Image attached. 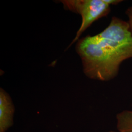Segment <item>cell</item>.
<instances>
[{"label":"cell","instance_id":"1","mask_svg":"<svg viewBox=\"0 0 132 132\" xmlns=\"http://www.w3.org/2000/svg\"><path fill=\"white\" fill-rule=\"evenodd\" d=\"M76 50L82 60L84 73L89 78L109 81L118 73L121 62L109 53L94 36L81 39Z\"/></svg>","mask_w":132,"mask_h":132},{"label":"cell","instance_id":"2","mask_svg":"<svg viewBox=\"0 0 132 132\" xmlns=\"http://www.w3.org/2000/svg\"><path fill=\"white\" fill-rule=\"evenodd\" d=\"M61 2L66 10L80 14L82 17L80 28L68 48L78 40L94 22L106 16L110 11V5L105 0H65Z\"/></svg>","mask_w":132,"mask_h":132},{"label":"cell","instance_id":"3","mask_svg":"<svg viewBox=\"0 0 132 132\" xmlns=\"http://www.w3.org/2000/svg\"><path fill=\"white\" fill-rule=\"evenodd\" d=\"M14 105L9 95L0 90V132H5L12 124Z\"/></svg>","mask_w":132,"mask_h":132},{"label":"cell","instance_id":"4","mask_svg":"<svg viewBox=\"0 0 132 132\" xmlns=\"http://www.w3.org/2000/svg\"><path fill=\"white\" fill-rule=\"evenodd\" d=\"M117 119L119 132H132V110L124 111L118 113Z\"/></svg>","mask_w":132,"mask_h":132},{"label":"cell","instance_id":"5","mask_svg":"<svg viewBox=\"0 0 132 132\" xmlns=\"http://www.w3.org/2000/svg\"><path fill=\"white\" fill-rule=\"evenodd\" d=\"M126 14L129 18L128 24H129L130 28L132 33V6L129 7L126 11Z\"/></svg>","mask_w":132,"mask_h":132},{"label":"cell","instance_id":"6","mask_svg":"<svg viewBox=\"0 0 132 132\" xmlns=\"http://www.w3.org/2000/svg\"><path fill=\"white\" fill-rule=\"evenodd\" d=\"M105 1L107 4H108L109 5H117L122 1L120 0H105Z\"/></svg>","mask_w":132,"mask_h":132},{"label":"cell","instance_id":"7","mask_svg":"<svg viewBox=\"0 0 132 132\" xmlns=\"http://www.w3.org/2000/svg\"><path fill=\"white\" fill-rule=\"evenodd\" d=\"M113 132V131H111V132Z\"/></svg>","mask_w":132,"mask_h":132}]
</instances>
